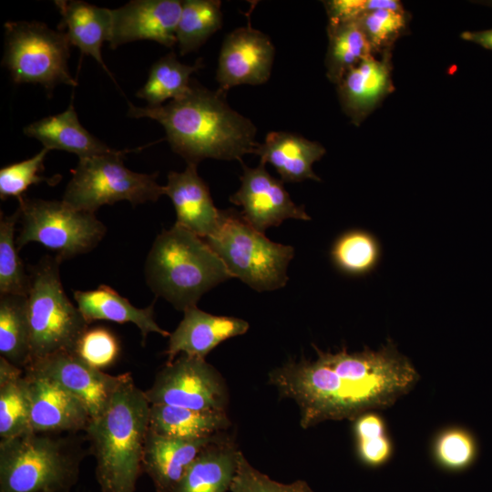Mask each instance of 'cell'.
Instances as JSON below:
<instances>
[{
  "mask_svg": "<svg viewBox=\"0 0 492 492\" xmlns=\"http://www.w3.org/2000/svg\"><path fill=\"white\" fill-rule=\"evenodd\" d=\"M4 27L2 66L14 83L41 85L49 96L59 84L77 86L67 66L71 44L64 31L37 21H8Z\"/></svg>",
  "mask_w": 492,
  "mask_h": 492,
  "instance_id": "9c48e42d",
  "label": "cell"
},
{
  "mask_svg": "<svg viewBox=\"0 0 492 492\" xmlns=\"http://www.w3.org/2000/svg\"><path fill=\"white\" fill-rule=\"evenodd\" d=\"M354 420L357 449L362 461L370 466L384 464L391 456L392 445L383 419L368 412Z\"/></svg>",
  "mask_w": 492,
  "mask_h": 492,
  "instance_id": "d590c367",
  "label": "cell"
},
{
  "mask_svg": "<svg viewBox=\"0 0 492 492\" xmlns=\"http://www.w3.org/2000/svg\"><path fill=\"white\" fill-rule=\"evenodd\" d=\"M238 455L231 439L219 435L199 454L172 492H229Z\"/></svg>",
  "mask_w": 492,
  "mask_h": 492,
  "instance_id": "d4e9b609",
  "label": "cell"
},
{
  "mask_svg": "<svg viewBox=\"0 0 492 492\" xmlns=\"http://www.w3.org/2000/svg\"><path fill=\"white\" fill-rule=\"evenodd\" d=\"M85 456L68 436L29 432L0 441V492H70Z\"/></svg>",
  "mask_w": 492,
  "mask_h": 492,
  "instance_id": "5b68a950",
  "label": "cell"
},
{
  "mask_svg": "<svg viewBox=\"0 0 492 492\" xmlns=\"http://www.w3.org/2000/svg\"><path fill=\"white\" fill-rule=\"evenodd\" d=\"M56 115L43 118L24 128V134L39 140L43 148L58 149L78 156L79 159L115 153L114 149L89 133L79 122L73 106Z\"/></svg>",
  "mask_w": 492,
  "mask_h": 492,
  "instance_id": "603a6c76",
  "label": "cell"
},
{
  "mask_svg": "<svg viewBox=\"0 0 492 492\" xmlns=\"http://www.w3.org/2000/svg\"><path fill=\"white\" fill-rule=\"evenodd\" d=\"M29 432L30 396L24 369L0 356V439Z\"/></svg>",
  "mask_w": 492,
  "mask_h": 492,
  "instance_id": "4316f807",
  "label": "cell"
},
{
  "mask_svg": "<svg viewBox=\"0 0 492 492\" xmlns=\"http://www.w3.org/2000/svg\"><path fill=\"white\" fill-rule=\"evenodd\" d=\"M183 313V319L169 335L165 352L167 363L172 362L179 354L205 358L220 343L242 335L249 329V323L242 319L213 315L197 306Z\"/></svg>",
  "mask_w": 492,
  "mask_h": 492,
  "instance_id": "d6986e66",
  "label": "cell"
},
{
  "mask_svg": "<svg viewBox=\"0 0 492 492\" xmlns=\"http://www.w3.org/2000/svg\"><path fill=\"white\" fill-rule=\"evenodd\" d=\"M21 231L18 250L38 242L61 261L89 252L102 241L107 227L93 212L77 210L63 200L23 196L18 200Z\"/></svg>",
  "mask_w": 492,
  "mask_h": 492,
  "instance_id": "30bf717a",
  "label": "cell"
},
{
  "mask_svg": "<svg viewBox=\"0 0 492 492\" xmlns=\"http://www.w3.org/2000/svg\"><path fill=\"white\" fill-rule=\"evenodd\" d=\"M0 356L21 369L30 361L27 296L0 294Z\"/></svg>",
  "mask_w": 492,
  "mask_h": 492,
  "instance_id": "f546056e",
  "label": "cell"
},
{
  "mask_svg": "<svg viewBox=\"0 0 492 492\" xmlns=\"http://www.w3.org/2000/svg\"><path fill=\"white\" fill-rule=\"evenodd\" d=\"M275 47L270 37L250 22L224 38L218 59L216 80L222 93L240 85H261L270 78Z\"/></svg>",
  "mask_w": 492,
  "mask_h": 492,
  "instance_id": "5bb4252c",
  "label": "cell"
},
{
  "mask_svg": "<svg viewBox=\"0 0 492 492\" xmlns=\"http://www.w3.org/2000/svg\"><path fill=\"white\" fill-rule=\"evenodd\" d=\"M149 408L144 391L135 384L130 373H125L106 410L90 420L85 432L101 492L136 491Z\"/></svg>",
  "mask_w": 492,
  "mask_h": 492,
  "instance_id": "3957f363",
  "label": "cell"
},
{
  "mask_svg": "<svg viewBox=\"0 0 492 492\" xmlns=\"http://www.w3.org/2000/svg\"><path fill=\"white\" fill-rule=\"evenodd\" d=\"M334 267L349 276H364L379 264L382 250L377 238L365 230L354 229L342 233L331 249Z\"/></svg>",
  "mask_w": 492,
  "mask_h": 492,
  "instance_id": "4dcf8cb0",
  "label": "cell"
},
{
  "mask_svg": "<svg viewBox=\"0 0 492 492\" xmlns=\"http://www.w3.org/2000/svg\"><path fill=\"white\" fill-rule=\"evenodd\" d=\"M231 425L226 412L150 405L149 430L156 435L200 439L220 435Z\"/></svg>",
  "mask_w": 492,
  "mask_h": 492,
  "instance_id": "484cf974",
  "label": "cell"
},
{
  "mask_svg": "<svg viewBox=\"0 0 492 492\" xmlns=\"http://www.w3.org/2000/svg\"><path fill=\"white\" fill-rule=\"evenodd\" d=\"M326 77L337 85L361 61L374 56L372 46L356 20L328 22Z\"/></svg>",
  "mask_w": 492,
  "mask_h": 492,
  "instance_id": "83f0119b",
  "label": "cell"
},
{
  "mask_svg": "<svg viewBox=\"0 0 492 492\" xmlns=\"http://www.w3.org/2000/svg\"><path fill=\"white\" fill-rule=\"evenodd\" d=\"M25 372L30 396V429L39 434L86 431L91 420L86 405L54 380Z\"/></svg>",
  "mask_w": 492,
  "mask_h": 492,
  "instance_id": "2e32d148",
  "label": "cell"
},
{
  "mask_svg": "<svg viewBox=\"0 0 492 492\" xmlns=\"http://www.w3.org/2000/svg\"><path fill=\"white\" fill-rule=\"evenodd\" d=\"M323 3L328 22L356 20L366 12L379 8H403L397 0H331Z\"/></svg>",
  "mask_w": 492,
  "mask_h": 492,
  "instance_id": "ab89813d",
  "label": "cell"
},
{
  "mask_svg": "<svg viewBox=\"0 0 492 492\" xmlns=\"http://www.w3.org/2000/svg\"><path fill=\"white\" fill-rule=\"evenodd\" d=\"M119 353L118 337L105 327L88 328L80 338L75 352L87 364L100 370L112 365Z\"/></svg>",
  "mask_w": 492,
  "mask_h": 492,
  "instance_id": "74e56055",
  "label": "cell"
},
{
  "mask_svg": "<svg viewBox=\"0 0 492 492\" xmlns=\"http://www.w3.org/2000/svg\"><path fill=\"white\" fill-rule=\"evenodd\" d=\"M73 296L89 324L100 320L118 323H131L139 329L143 344L150 333L170 335L155 321L154 302L146 308L135 307L127 298L105 284L90 291H74Z\"/></svg>",
  "mask_w": 492,
  "mask_h": 492,
  "instance_id": "cb8c5ba5",
  "label": "cell"
},
{
  "mask_svg": "<svg viewBox=\"0 0 492 492\" xmlns=\"http://www.w3.org/2000/svg\"><path fill=\"white\" fill-rule=\"evenodd\" d=\"M61 262L56 256L46 255L29 268V363L53 354L75 353L80 338L89 328L77 306L65 292L59 274Z\"/></svg>",
  "mask_w": 492,
  "mask_h": 492,
  "instance_id": "8992f818",
  "label": "cell"
},
{
  "mask_svg": "<svg viewBox=\"0 0 492 492\" xmlns=\"http://www.w3.org/2000/svg\"><path fill=\"white\" fill-rule=\"evenodd\" d=\"M221 2L219 0L182 1L176 37L181 56L197 51L222 26Z\"/></svg>",
  "mask_w": 492,
  "mask_h": 492,
  "instance_id": "1f68e13d",
  "label": "cell"
},
{
  "mask_svg": "<svg viewBox=\"0 0 492 492\" xmlns=\"http://www.w3.org/2000/svg\"><path fill=\"white\" fill-rule=\"evenodd\" d=\"M461 38L492 50V28L481 31H465L460 35Z\"/></svg>",
  "mask_w": 492,
  "mask_h": 492,
  "instance_id": "60d3db41",
  "label": "cell"
},
{
  "mask_svg": "<svg viewBox=\"0 0 492 492\" xmlns=\"http://www.w3.org/2000/svg\"><path fill=\"white\" fill-rule=\"evenodd\" d=\"M392 54L371 56L350 69L336 85L341 108L359 126L394 90Z\"/></svg>",
  "mask_w": 492,
  "mask_h": 492,
  "instance_id": "e0dca14e",
  "label": "cell"
},
{
  "mask_svg": "<svg viewBox=\"0 0 492 492\" xmlns=\"http://www.w3.org/2000/svg\"><path fill=\"white\" fill-rule=\"evenodd\" d=\"M20 220V210L12 215L0 217V294L27 296L30 286V274L18 255L15 224Z\"/></svg>",
  "mask_w": 492,
  "mask_h": 492,
  "instance_id": "d6a6232c",
  "label": "cell"
},
{
  "mask_svg": "<svg viewBox=\"0 0 492 492\" xmlns=\"http://www.w3.org/2000/svg\"><path fill=\"white\" fill-rule=\"evenodd\" d=\"M128 105V117L160 123L172 150L188 164L198 165L204 159L242 163L241 158L253 154L259 145L255 125L229 106L226 94L210 90L193 78L184 96L166 104Z\"/></svg>",
  "mask_w": 492,
  "mask_h": 492,
  "instance_id": "7a4b0ae2",
  "label": "cell"
},
{
  "mask_svg": "<svg viewBox=\"0 0 492 492\" xmlns=\"http://www.w3.org/2000/svg\"><path fill=\"white\" fill-rule=\"evenodd\" d=\"M224 263L231 278L258 292L285 286L287 270L294 256L290 245L269 240L233 209L220 210L218 229L203 239Z\"/></svg>",
  "mask_w": 492,
  "mask_h": 492,
  "instance_id": "52a82bcc",
  "label": "cell"
},
{
  "mask_svg": "<svg viewBox=\"0 0 492 492\" xmlns=\"http://www.w3.org/2000/svg\"><path fill=\"white\" fill-rule=\"evenodd\" d=\"M182 1L132 0L111 10L109 47L138 40H152L166 47L177 44Z\"/></svg>",
  "mask_w": 492,
  "mask_h": 492,
  "instance_id": "9a60e30c",
  "label": "cell"
},
{
  "mask_svg": "<svg viewBox=\"0 0 492 492\" xmlns=\"http://www.w3.org/2000/svg\"><path fill=\"white\" fill-rule=\"evenodd\" d=\"M131 151L134 149L79 159L62 200L93 213L103 205L122 200L132 206L157 201L165 195L164 186L157 182L158 173H138L126 168L123 157Z\"/></svg>",
  "mask_w": 492,
  "mask_h": 492,
  "instance_id": "ba28073f",
  "label": "cell"
},
{
  "mask_svg": "<svg viewBox=\"0 0 492 492\" xmlns=\"http://www.w3.org/2000/svg\"><path fill=\"white\" fill-rule=\"evenodd\" d=\"M49 150L43 148L37 154L20 162L9 164L0 169V198L2 200L11 197L18 200L33 184L48 182L53 185L60 177L46 178L42 176L44 160Z\"/></svg>",
  "mask_w": 492,
  "mask_h": 492,
  "instance_id": "e575fe53",
  "label": "cell"
},
{
  "mask_svg": "<svg viewBox=\"0 0 492 492\" xmlns=\"http://www.w3.org/2000/svg\"><path fill=\"white\" fill-rule=\"evenodd\" d=\"M202 58L190 66L178 60L174 52L161 56L150 67L148 79L136 96L157 107L184 96L190 87V76L203 67Z\"/></svg>",
  "mask_w": 492,
  "mask_h": 492,
  "instance_id": "f1b7e54d",
  "label": "cell"
},
{
  "mask_svg": "<svg viewBox=\"0 0 492 492\" xmlns=\"http://www.w3.org/2000/svg\"><path fill=\"white\" fill-rule=\"evenodd\" d=\"M164 194L174 206L177 224L202 239L218 229L220 210L214 206L209 187L199 176L196 164L189 163L181 172L170 171Z\"/></svg>",
  "mask_w": 492,
  "mask_h": 492,
  "instance_id": "ac0fdd59",
  "label": "cell"
},
{
  "mask_svg": "<svg viewBox=\"0 0 492 492\" xmlns=\"http://www.w3.org/2000/svg\"><path fill=\"white\" fill-rule=\"evenodd\" d=\"M408 20L404 7L374 9L356 19L374 55L391 51L395 42L406 33Z\"/></svg>",
  "mask_w": 492,
  "mask_h": 492,
  "instance_id": "836d02e7",
  "label": "cell"
},
{
  "mask_svg": "<svg viewBox=\"0 0 492 492\" xmlns=\"http://www.w3.org/2000/svg\"><path fill=\"white\" fill-rule=\"evenodd\" d=\"M477 453L473 436L462 428L442 432L435 444V456L439 465L449 470H462L471 466Z\"/></svg>",
  "mask_w": 492,
  "mask_h": 492,
  "instance_id": "8d00e7d4",
  "label": "cell"
},
{
  "mask_svg": "<svg viewBox=\"0 0 492 492\" xmlns=\"http://www.w3.org/2000/svg\"><path fill=\"white\" fill-rule=\"evenodd\" d=\"M144 272L156 296L181 312L197 306L203 294L231 278L207 242L177 223L156 237Z\"/></svg>",
  "mask_w": 492,
  "mask_h": 492,
  "instance_id": "277c9868",
  "label": "cell"
},
{
  "mask_svg": "<svg viewBox=\"0 0 492 492\" xmlns=\"http://www.w3.org/2000/svg\"><path fill=\"white\" fill-rule=\"evenodd\" d=\"M315 350L316 360L290 362L270 374L280 394L299 406L303 428L387 408L419 380L413 364L391 341L375 351Z\"/></svg>",
  "mask_w": 492,
  "mask_h": 492,
  "instance_id": "6da1fadb",
  "label": "cell"
},
{
  "mask_svg": "<svg viewBox=\"0 0 492 492\" xmlns=\"http://www.w3.org/2000/svg\"><path fill=\"white\" fill-rule=\"evenodd\" d=\"M55 5L61 15L58 30L65 32L82 56H92L112 77L101 56L102 45L110 37L111 10L79 0H56Z\"/></svg>",
  "mask_w": 492,
  "mask_h": 492,
  "instance_id": "7402d4cb",
  "label": "cell"
},
{
  "mask_svg": "<svg viewBox=\"0 0 492 492\" xmlns=\"http://www.w3.org/2000/svg\"><path fill=\"white\" fill-rule=\"evenodd\" d=\"M150 405L224 411L229 395L220 373L205 358L179 354L161 368L144 391Z\"/></svg>",
  "mask_w": 492,
  "mask_h": 492,
  "instance_id": "8fae6325",
  "label": "cell"
},
{
  "mask_svg": "<svg viewBox=\"0 0 492 492\" xmlns=\"http://www.w3.org/2000/svg\"><path fill=\"white\" fill-rule=\"evenodd\" d=\"M218 436L182 439L159 436L149 430L142 472L151 479L156 492H172L199 454Z\"/></svg>",
  "mask_w": 492,
  "mask_h": 492,
  "instance_id": "ffe728a7",
  "label": "cell"
},
{
  "mask_svg": "<svg viewBox=\"0 0 492 492\" xmlns=\"http://www.w3.org/2000/svg\"><path fill=\"white\" fill-rule=\"evenodd\" d=\"M230 492H313L304 480L282 484L254 468L239 451L237 469Z\"/></svg>",
  "mask_w": 492,
  "mask_h": 492,
  "instance_id": "f35d334b",
  "label": "cell"
},
{
  "mask_svg": "<svg viewBox=\"0 0 492 492\" xmlns=\"http://www.w3.org/2000/svg\"><path fill=\"white\" fill-rule=\"evenodd\" d=\"M24 371L46 376L77 397L91 419L108 407L124 374L111 375L83 361L75 353H57L31 361Z\"/></svg>",
  "mask_w": 492,
  "mask_h": 492,
  "instance_id": "4fadbf2b",
  "label": "cell"
},
{
  "mask_svg": "<svg viewBox=\"0 0 492 492\" xmlns=\"http://www.w3.org/2000/svg\"><path fill=\"white\" fill-rule=\"evenodd\" d=\"M241 164V184L230 200L241 208L240 212L248 224L264 233L287 219L311 220L304 207L292 201L283 182L272 177L264 163L260 162L255 168Z\"/></svg>",
  "mask_w": 492,
  "mask_h": 492,
  "instance_id": "7c38bea8",
  "label": "cell"
},
{
  "mask_svg": "<svg viewBox=\"0 0 492 492\" xmlns=\"http://www.w3.org/2000/svg\"><path fill=\"white\" fill-rule=\"evenodd\" d=\"M325 152L319 142L298 134L272 131L266 135L263 143H259L253 154L260 156V162L272 164L282 182H299L321 180L313 172V164Z\"/></svg>",
  "mask_w": 492,
  "mask_h": 492,
  "instance_id": "44dd1931",
  "label": "cell"
}]
</instances>
